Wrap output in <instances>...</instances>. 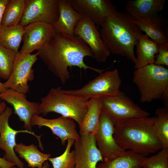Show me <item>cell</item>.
<instances>
[{"label":"cell","mask_w":168,"mask_h":168,"mask_svg":"<svg viewBox=\"0 0 168 168\" xmlns=\"http://www.w3.org/2000/svg\"><path fill=\"white\" fill-rule=\"evenodd\" d=\"M38 51L39 57L62 84L70 78L69 67L90 69L99 74L107 70L96 68L85 64L84 58H93V54L88 46L77 35L69 38L56 32L55 36Z\"/></svg>","instance_id":"1"},{"label":"cell","mask_w":168,"mask_h":168,"mask_svg":"<svg viewBox=\"0 0 168 168\" xmlns=\"http://www.w3.org/2000/svg\"><path fill=\"white\" fill-rule=\"evenodd\" d=\"M100 33L110 53L126 57L134 63V48L142 34L126 12L116 11L101 23Z\"/></svg>","instance_id":"2"},{"label":"cell","mask_w":168,"mask_h":168,"mask_svg":"<svg viewBox=\"0 0 168 168\" xmlns=\"http://www.w3.org/2000/svg\"><path fill=\"white\" fill-rule=\"evenodd\" d=\"M156 116L129 119L114 125L116 142L126 150L130 149L146 157L163 148L155 132Z\"/></svg>","instance_id":"3"},{"label":"cell","mask_w":168,"mask_h":168,"mask_svg":"<svg viewBox=\"0 0 168 168\" xmlns=\"http://www.w3.org/2000/svg\"><path fill=\"white\" fill-rule=\"evenodd\" d=\"M60 86L51 88L41 99L39 110L40 114L46 115L51 112L70 118L80 126L87 110L88 100L63 92Z\"/></svg>","instance_id":"4"},{"label":"cell","mask_w":168,"mask_h":168,"mask_svg":"<svg viewBox=\"0 0 168 168\" xmlns=\"http://www.w3.org/2000/svg\"><path fill=\"white\" fill-rule=\"evenodd\" d=\"M133 81L140 93L141 102L161 99L168 89V69L154 63L135 69Z\"/></svg>","instance_id":"5"},{"label":"cell","mask_w":168,"mask_h":168,"mask_svg":"<svg viewBox=\"0 0 168 168\" xmlns=\"http://www.w3.org/2000/svg\"><path fill=\"white\" fill-rule=\"evenodd\" d=\"M122 81L118 70L106 71L89 81L81 88L64 90L67 94L82 97L89 100L91 98H104L115 96L120 91Z\"/></svg>","instance_id":"6"},{"label":"cell","mask_w":168,"mask_h":168,"mask_svg":"<svg viewBox=\"0 0 168 168\" xmlns=\"http://www.w3.org/2000/svg\"><path fill=\"white\" fill-rule=\"evenodd\" d=\"M101 101L102 110L110 118L114 125L126 119L150 115L120 91L115 96L101 98Z\"/></svg>","instance_id":"7"},{"label":"cell","mask_w":168,"mask_h":168,"mask_svg":"<svg viewBox=\"0 0 168 168\" xmlns=\"http://www.w3.org/2000/svg\"><path fill=\"white\" fill-rule=\"evenodd\" d=\"M39 51L35 54L17 53L11 74L7 81L3 83L6 89H11L26 94L29 91L28 84L34 78L32 67L38 59Z\"/></svg>","instance_id":"8"},{"label":"cell","mask_w":168,"mask_h":168,"mask_svg":"<svg viewBox=\"0 0 168 168\" xmlns=\"http://www.w3.org/2000/svg\"><path fill=\"white\" fill-rule=\"evenodd\" d=\"M13 112L11 108L7 106L0 114V148L5 152L4 158L14 164L18 168H22L24 166V163L19 159L14 150V147L16 144V135L19 133H26L32 135L36 138L39 141V147L43 150L40 139L43 134L38 136L34 132L26 129L17 130L12 128L9 125V119Z\"/></svg>","instance_id":"9"},{"label":"cell","mask_w":168,"mask_h":168,"mask_svg":"<svg viewBox=\"0 0 168 168\" xmlns=\"http://www.w3.org/2000/svg\"><path fill=\"white\" fill-rule=\"evenodd\" d=\"M60 0H26L19 24L25 27L38 22L52 24L58 19Z\"/></svg>","instance_id":"10"},{"label":"cell","mask_w":168,"mask_h":168,"mask_svg":"<svg viewBox=\"0 0 168 168\" xmlns=\"http://www.w3.org/2000/svg\"><path fill=\"white\" fill-rule=\"evenodd\" d=\"M114 129L113 121L101 110L98 125L94 135L103 161L114 158L126 151L116 142L113 136Z\"/></svg>","instance_id":"11"},{"label":"cell","mask_w":168,"mask_h":168,"mask_svg":"<svg viewBox=\"0 0 168 168\" xmlns=\"http://www.w3.org/2000/svg\"><path fill=\"white\" fill-rule=\"evenodd\" d=\"M74 34L81 38L88 46L96 62L106 61L111 53L102 40L96 25L91 19L87 17L81 18L74 29Z\"/></svg>","instance_id":"12"},{"label":"cell","mask_w":168,"mask_h":168,"mask_svg":"<svg viewBox=\"0 0 168 168\" xmlns=\"http://www.w3.org/2000/svg\"><path fill=\"white\" fill-rule=\"evenodd\" d=\"M56 32L52 24L44 22L31 23L25 26L20 52L31 54L41 49L55 35Z\"/></svg>","instance_id":"13"},{"label":"cell","mask_w":168,"mask_h":168,"mask_svg":"<svg viewBox=\"0 0 168 168\" xmlns=\"http://www.w3.org/2000/svg\"><path fill=\"white\" fill-rule=\"evenodd\" d=\"M1 96L2 100L12 106L14 113L23 122V128L32 132L31 119L34 114H40V103L29 101L27 100L25 94L11 89H6L1 94Z\"/></svg>","instance_id":"14"},{"label":"cell","mask_w":168,"mask_h":168,"mask_svg":"<svg viewBox=\"0 0 168 168\" xmlns=\"http://www.w3.org/2000/svg\"><path fill=\"white\" fill-rule=\"evenodd\" d=\"M82 18L87 17L96 25L117 11L109 0H68Z\"/></svg>","instance_id":"15"},{"label":"cell","mask_w":168,"mask_h":168,"mask_svg":"<svg viewBox=\"0 0 168 168\" xmlns=\"http://www.w3.org/2000/svg\"><path fill=\"white\" fill-rule=\"evenodd\" d=\"M74 144L75 168H96L98 162L103 161L94 134L80 135Z\"/></svg>","instance_id":"16"},{"label":"cell","mask_w":168,"mask_h":168,"mask_svg":"<svg viewBox=\"0 0 168 168\" xmlns=\"http://www.w3.org/2000/svg\"><path fill=\"white\" fill-rule=\"evenodd\" d=\"M31 123L32 126L37 125L39 128L44 126L49 128L53 134L60 139L61 143L63 145L67 140L73 139L76 140L80 137L74 121L62 115L57 118L49 119L35 114L32 116Z\"/></svg>","instance_id":"17"},{"label":"cell","mask_w":168,"mask_h":168,"mask_svg":"<svg viewBox=\"0 0 168 168\" xmlns=\"http://www.w3.org/2000/svg\"><path fill=\"white\" fill-rule=\"evenodd\" d=\"M81 18L68 0H60L58 17L52 24L57 33L71 38L74 35V29Z\"/></svg>","instance_id":"18"},{"label":"cell","mask_w":168,"mask_h":168,"mask_svg":"<svg viewBox=\"0 0 168 168\" xmlns=\"http://www.w3.org/2000/svg\"><path fill=\"white\" fill-rule=\"evenodd\" d=\"M134 22L142 32H144L158 45L168 43L164 22L159 13L147 17L134 20Z\"/></svg>","instance_id":"19"},{"label":"cell","mask_w":168,"mask_h":168,"mask_svg":"<svg viewBox=\"0 0 168 168\" xmlns=\"http://www.w3.org/2000/svg\"><path fill=\"white\" fill-rule=\"evenodd\" d=\"M165 0H130L125 6L126 12L134 20L159 13L163 9Z\"/></svg>","instance_id":"20"},{"label":"cell","mask_w":168,"mask_h":168,"mask_svg":"<svg viewBox=\"0 0 168 168\" xmlns=\"http://www.w3.org/2000/svg\"><path fill=\"white\" fill-rule=\"evenodd\" d=\"M136 46L137 57L134 63L135 69L154 63L158 52V45L145 34L139 37Z\"/></svg>","instance_id":"21"},{"label":"cell","mask_w":168,"mask_h":168,"mask_svg":"<svg viewBox=\"0 0 168 168\" xmlns=\"http://www.w3.org/2000/svg\"><path fill=\"white\" fill-rule=\"evenodd\" d=\"M101 98L95 97L88 100L87 110L81 125L79 134H94L98 127L101 111Z\"/></svg>","instance_id":"22"},{"label":"cell","mask_w":168,"mask_h":168,"mask_svg":"<svg viewBox=\"0 0 168 168\" xmlns=\"http://www.w3.org/2000/svg\"><path fill=\"white\" fill-rule=\"evenodd\" d=\"M146 157L129 150L121 155L101 162L96 168H142Z\"/></svg>","instance_id":"23"},{"label":"cell","mask_w":168,"mask_h":168,"mask_svg":"<svg viewBox=\"0 0 168 168\" xmlns=\"http://www.w3.org/2000/svg\"><path fill=\"white\" fill-rule=\"evenodd\" d=\"M14 150L19 154V157L27 163L28 166L32 168H41L43 163L51 156L50 154L40 152L33 144L28 146L22 143L16 144Z\"/></svg>","instance_id":"24"},{"label":"cell","mask_w":168,"mask_h":168,"mask_svg":"<svg viewBox=\"0 0 168 168\" xmlns=\"http://www.w3.org/2000/svg\"><path fill=\"white\" fill-rule=\"evenodd\" d=\"M25 27L20 24L7 26H0V45L18 53Z\"/></svg>","instance_id":"25"},{"label":"cell","mask_w":168,"mask_h":168,"mask_svg":"<svg viewBox=\"0 0 168 168\" xmlns=\"http://www.w3.org/2000/svg\"><path fill=\"white\" fill-rule=\"evenodd\" d=\"M26 0H9L5 8L1 25L11 26L20 24L26 5Z\"/></svg>","instance_id":"26"},{"label":"cell","mask_w":168,"mask_h":168,"mask_svg":"<svg viewBox=\"0 0 168 168\" xmlns=\"http://www.w3.org/2000/svg\"><path fill=\"white\" fill-rule=\"evenodd\" d=\"M154 128L157 137L163 148H168V107L156 110Z\"/></svg>","instance_id":"27"},{"label":"cell","mask_w":168,"mask_h":168,"mask_svg":"<svg viewBox=\"0 0 168 168\" xmlns=\"http://www.w3.org/2000/svg\"><path fill=\"white\" fill-rule=\"evenodd\" d=\"M75 140L68 139L64 152L60 156L54 158L50 157L48 160L51 163L53 168H72L76 164L74 150L70 152Z\"/></svg>","instance_id":"28"},{"label":"cell","mask_w":168,"mask_h":168,"mask_svg":"<svg viewBox=\"0 0 168 168\" xmlns=\"http://www.w3.org/2000/svg\"><path fill=\"white\" fill-rule=\"evenodd\" d=\"M17 53L0 45V77L7 80L12 71Z\"/></svg>","instance_id":"29"},{"label":"cell","mask_w":168,"mask_h":168,"mask_svg":"<svg viewBox=\"0 0 168 168\" xmlns=\"http://www.w3.org/2000/svg\"><path fill=\"white\" fill-rule=\"evenodd\" d=\"M142 168H168V148H163L156 154L146 158Z\"/></svg>","instance_id":"30"},{"label":"cell","mask_w":168,"mask_h":168,"mask_svg":"<svg viewBox=\"0 0 168 168\" xmlns=\"http://www.w3.org/2000/svg\"><path fill=\"white\" fill-rule=\"evenodd\" d=\"M158 46V52L155 57L154 64L168 66V43Z\"/></svg>","instance_id":"31"},{"label":"cell","mask_w":168,"mask_h":168,"mask_svg":"<svg viewBox=\"0 0 168 168\" xmlns=\"http://www.w3.org/2000/svg\"><path fill=\"white\" fill-rule=\"evenodd\" d=\"M15 165L7 161L4 158L0 157V168H13Z\"/></svg>","instance_id":"32"},{"label":"cell","mask_w":168,"mask_h":168,"mask_svg":"<svg viewBox=\"0 0 168 168\" xmlns=\"http://www.w3.org/2000/svg\"><path fill=\"white\" fill-rule=\"evenodd\" d=\"M9 0H0V26L1 22L2 16L5 7Z\"/></svg>","instance_id":"33"},{"label":"cell","mask_w":168,"mask_h":168,"mask_svg":"<svg viewBox=\"0 0 168 168\" xmlns=\"http://www.w3.org/2000/svg\"><path fill=\"white\" fill-rule=\"evenodd\" d=\"M6 107V104L5 101H2L0 103V114L4 111Z\"/></svg>","instance_id":"34"},{"label":"cell","mask_w":168,"mask_h":168,"mask_svg":"<svg viewBox=\"0 0 168 168\" xmlns=\"http://www.w3.org/2000/svg\"><path fill=\"white\" fill-rule=\"evenodd\" d=\"M6 90L5 88L3 83H2L0 81V93H3Z\"/></svg>","instance_id":"35"},{"label":"cell","mask_w":168,"mask_h":168,"mask_svg":"<svg viewBox=\"0 0 168 168\" xmlns=\"http://www.w3.org/2000/svg\"><path fill=\"white\" fill-rule=\"evenodd\" d=\"M50 166L47 161H45L43 164L41 168H49ZM13 168H19L14 167V166Z\"/></svg>","instance_id":"36"},{"label":"cell","mask_w":168,"mask_h":168,"mask_svg":"<svg viewBox=\"0 0 168 168\" xmlns=\"http://www.w3.org/2000/svg\"><path fill=\"white\" fill-rule=\"evenodd\" d=\"M2 100L1 98V94L0 93V103L2 101H1Z\"/></svg>","instance_id":"37"},{"label":"cell","mask_w":168,"mask_h":168,"mask_svg":"<svg viewBox=\"0 0 168 168\" xmlns=\"http://www.w3.org/2000/svg\"><path fill=\"white\" fill-rule=\"evenodd\" d=\"M75 168V167H73V168Z\"/></svg>","instance_id":"38"}]
</instances>
